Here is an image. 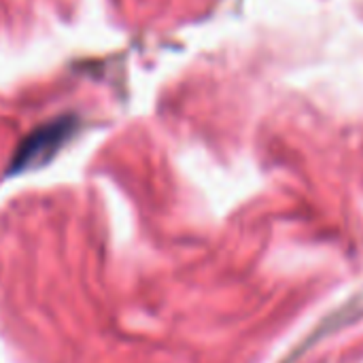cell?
<instances>
[{
  "instance_id": "obj_1",
  "label": "cell",
  "mask_w": 363,
  "mask_h": 363,
  "mask_svg": "<svg viewBox=\"0 0 363 363\" xmlns=\"http://www.w3.org/2000/svg\"><path fill=\"white\" fill-rule=\"evenodd\" d=\"M70 130H72V121L60 119V121L47 123V125L38 128L36 132H32L23 140L19 151L15 153L13 170H23V168H32V166L47 162L68 138Z\"/></svg>"
}]
</instances>
